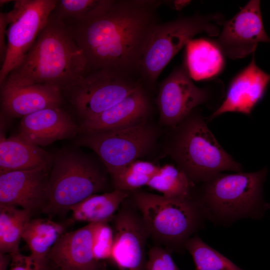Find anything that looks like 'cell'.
I'll return each instance as SVG.
<instances>
[{"instance_id": "5", "label": "cell", "mask_w": 270, "mask_h": 270, "mask_svg": "<svg viewBox=\"0 0 270 270\" xmlns=\"http://www.w3.org/2000/svg\"><path fill=\"white\" fill-rule=\"evenodd\" d=\"M266 168L254 172L218 173L202 183L195 196L206 218L229 224L242 218L260 219L270 208L263 198Z\"/></svg>"}, {"instance_id": "33", "label": "cell", "mask_w": 270, "mask_h": 270, "mask_svg": "<svg viewBox=\"0 0 270 270\" xmlns=\"http://www.w3.org/2000/svg\"><path fill=\"white\" fill-rule=\"evenodd\" d=\"M10 260L12 258L10 254L0 252V270H6Z\"/></svg>"}, {"instance_id": "30", "label": "cell", "mask_w": 270, "mask_h": 270, "mask_svg": "<svg viewBox=\"0 0 270 270\" xmlns=\"http://www.w3.org/2000/svg\"><path fill=\"white\" fill-rule=\"evenodd\" d=\"M172 252L156 245L148 252L146 270H180L172 256Z\"/></svg>"}, {"instance_id": "34", "label": "cell", "mask_w": 270, "mask_h": 270, "mask_svg": "<svg viewBox=\"0 0 270 270\" xmlns=\"http://www.w3.org/2000/svg\"><path fill=\"white\" fill-rule=\"evenodd\" d=\"M190 2L187 0H176L174 2L173 6L176 9L179 10L186 6Z\"/></svg>"}, {"instance_id": "19", "label": "cell", "mask_w": 270, "mask_h": 270, "mask_svg": "<svg viewBox=\"0 0 270 270\" xmlns=\"http://www.w3.org/2000/svg\"><path fill=\"white\" fill-rule=\"evenodd\" d=\"M151 106L146 90L141 86L103 112L82 121L80 133L120 130L139 124L148 120Z\"/></svg>"}, {"instance_id": "3", "label": "cell", "mask_w": 270, "mask_h": 270, "mask_svg": "<svg viewBox=\"0 0 270 270\" xmlns=\"http://www.w3.org/2000/svg\"><path fill=\"white\" fill-rule=\"evenodd\" d=\"M162 150L195 185L223 171L242 172L241 165L222 147L195 110L169 128Z\"/></svg>"}, {"instance_id": "9", "label": "cell", "mask_w": 270, "mask_h": 270, "mask_svg": "<svg viewBox=\"0 0 270 270\" xmlns=\"http://www.w3.org/2000/svg\"><path fill=\"white\" fill-rule=\"evenodd\" d=\"M141 86L133 76L101 70L86 72L62 92L83 121L110 108Z\"/></svg>"}, {"instance_id": "16", "label": "cell", "mask_w": 270, "mask_h": 270, "mask_svg": "<svg viewBox=\"0 0 270 270\" xmlns=\"http://www.w3.org/2000/svg\"><path fill=\"white\" fill-rule=\"evenodd\" d=\"M96 223L64 233L48 253V258L58 270H107L104 262L96 259L92 238Z\"/></svg>"}, {"instance_id": "6", "label": "cell", "mask_w": 270, "mask_h": 270, "mask_svg": "<svg viewBox=\"0 0 270 270\" xmlns=\"http://www.w3.org/2000/svg\"><path fill=\"white\" fill-rule=\"evenodd\" d=\"M130 198L140 212L150 238L172 252H183L187 241L206 218L195 194L178 199L139 190L130 192Z\"/></svg>"}, {"instance_id": "29", "label": "cell", "mask_w": 270, "mask_h": 270, "mask_svg": "<svg viewBox=\"0 0 270 270\" xmlns=\"http://www.w3.org/2000/svg\"><path fill=\"white\" fill-rule=\"evenodd\" d=\"M109 222L96 224L93 233L92 250L99 261L110 260L114 240V232Z\"/></svg>"}, {"instance_id": "10", "label": "cell", "mask_w": 270, "mask_h": 270, "mask_svg": "<svg viewBox=\"0 0 270 270\" xmlns=\"http://www.w3.org/2000/svg\"><path fill=\"white\" fill-rule=\"evenodd\" d=\"M58 0H16L5 12L7 52L0 70V84L22 62L54 9Z\"/></svg>"}, {"instance_id": "2", "label": "cell", "mask_w": 270, "mask_h": 270, "mask_svg": "<svg viewBox=\"0 0 270 270\" xmlns=\"http://www.w3.org/2000/svg\"><path fill=\"white\" fill-rule=\"evenodd\" d=\"M86 72L82 50L65 24L51 14L20 64L2 83L48 84L62 92Z\"/></svg>"}, {"instance_id": "7", "label": "cell", "mask_w": 270, "mask_h": 270, "mask_svg": "<svg viewBox=\"0 0 270 270\" xmlns=\"http://www.w3.org/2000/svg\"><path fill=\"white\" fill-rule=\"evenodd\" d=\"M224 22L220 13L194 14L157 24L152 30L140 64L141 80L153 86L167 64L196 35L218 36Z\"/></svg>"}, {"instance_id": "18", "label": "cell", "mask_w": 270, "mask_h": 270, "mask_svg": "<svg viewBox=\"0 0 270 270\" xmlns=\"http://www.w3.org/2000/svg\"><path fill=\"white\" fill-rule=\"evenodd\" d=\"M270 82V74L257 66L254 53L250 64L232 80L224 101L208 120L228 112L250 114L264 96Z\"/></svg>"}, {"instance_id": "15", "label": "cell", "mask_w": 270, "mask_h": 270, "mask_svg": "<svg viewBox=\"0 0 270 270\" xmlns=\"http://www.w3.org/2000/svg\"><path fill=\"white\" fill-rule=\"evenodd\" d=\"M80 132V124L59 106L46 108L22 118L18 135L41 147L58 140L76 138Z\"/></svg>"}, {"instance_id": "22", "label": "cell", "mask_w": 270, "mask_h": 270, "mask_svg": "<svg viewBox=\"0 0 270 270\" xmlns=\"http://www.w3.org/2000/svg\"><path fill=\"white\" fill-rule=\"evenodd\" d=\"M186 46L184 64L192 80H201L212 78L222 70L224 55L214 40L192 39Z\"/></svg>"}, {"instance_id": "35", "label": "cell", "mask_w": 270, "mask_h": 270, "mask_svg": "<svg viewBox=\"0 0 270 270\" xmlns=\"http://www.w3.org/2000/svg\"><path fill=\"white\" fill-rule=\"evenodd\" d=\"M12 0H0V6L2 5L6 4L8 2H12Z\"/></svg>"}, {"instance_id": "4", "label": "cell", "mask_w": 270, "mask_h": 270, "mask_svg": "<svg viewBox=\"0 0 270 270\" xmlns=\"http://www.w3.org/2000/svg\"><path fill=\"white\" fill-rule=\"evenodd\" d=\"M52 155L43 212L52 215L67 212L88 197L108 190L111 177L96 155L74 148H62Z\"/></svg>"}, {"instance_id": "17", "label": "cell", "mask_w": 270, "mask_h": 270, "mask_svg": "<svg viewBox=\"0 0 270 270\" xmlns=\"http://www.w3.org/2000/svg\"><path fill=\"white\" fill-rule=\"evenodd\" d=\"M0 86L1 112L9 118L24 116L52 107L62 106L64 96L56 86L42 84Z\"/></svg>"}, {"instance_id": "21", "label": "cell", "mask_w": 270, "mask_h": 270, "mask_svg": "<svg viewBox=\"0 0 270 270\" xmlns=\"http://www.w3.org/2000/svg\"><path fill=\"white\" fill-rule=\"evenodd\" d=\"M64 232L62 224L49 218L31 219L22 234L36 270H50L48 256L52 248Z\"/></svg>"}, {"instance_id": "24", "label": "cell", "mask_w": 270, "mask_h": 270, "mask_svg": "<svg viewBox=\"0 0 270 270\" xmlns=\"http://www.w3.org/2000/svg\"><path fill=\"white\" fill-rule=\"evenodd\" d=\"M32 213L16 206L0 205V252L10 255L19 253L24 232Z\"/></svg>"}, {"instance_id": "13", "label": "cell", "mask_w": 270, "mask_h": 270, "mask_svg": "<svg viewBox=\"0 0 270 270\" xmlns=\"http://www.w3.org/2000/svg\"><path fill=\"white\" fill-rule=\"evenodd\" d=\"M260 2L250 0L232 18L224 21L214 40L224 56L232 60L254 53L259 42H270L263 24Z\"/></svg>"}, {"instance_id": "26", "label": "cell", "mask_w": 270, "mask_h": 270, "mask_svg": "<svg viewBox=\"0 0 270 270\" xmlns=\"http://www.w3.org/2000/svg\"><path fill=\"white\" fill-rule=\"evenodd\" d=\"M115 0H59L52 14L65 24L86 22L108 10Z\"/></svg>"}, {"instance_id": "28", "label": "cell", "mask_w": 270, "mask_h": 270, "mask_svg": "<svg viewBox=\"0 0 270 270\" xmlns=\"http://www.w3.org/2000/svg\"><path fill=\"white\" fill-rule=\"evenodd\" d=\"M185 250L191 254L195 270H243L196 235L187 241Z\"/></svg>"}, {"instance_id": "11", "label": "cell", "mask_w": 270, "mask_h": 270, "mask_svg": "<svg viewBox=\"0 0 270 270\" xmlns=\"http://www.w3.org/2000/svg\"><path fill=\"white\" fill-rule=\"evenodd\" d=\"M114 232L110 260L118 270H146V242L149 233L130 196L112 220Z\"/></svg>"}, {"instance_id": "8", "label": "cell", "mask_w": 270, "mask_h": 270, "mask_svg": "<svg viewBox=\"0 0 270 270\" xmlns=\"http://www.w3.org/2000/svg\"><path fill=\"white\" fill-rule=\"evenodd\" d=\"M158 126L149 120L128 128L80 133L74 144L92 150L110 177L154 150L160 135Z\"/></svg>"}, {"instance_id": "1", "label": "cell", "mask_w": 270, "mask_h": 270, "mask_svg": "<svg viewBox=\"0 0 270 270\" xmlns=\"http://www.w3.org/2000/svg\"><path fill=\"white\" fill-rule=\"evenodd\" d=\"M160 0H115L100 16L65 24L86 62V72L107 70L134 76L153 28Z\"/></svg>"}, {"instance_id": "25", "label": "cell", "mask_w": 270, "mask_h": 270, "mask_svg": "<svg viewBox=\"0 0 270 270\" xmlns=\"http://www.w3.org/2000/svg\"><path fill=\"white\" fill-rule=\"evenodd\" d=\"M147 186L169 198L186 199L194 195L195 184L172 164L160 166Z\"/></svg>"}, {"instance_id": "23", "label": "cell", "mask_w": 270, "mask_h": 270, "mask_svg": "<svg viewBox=\"0 0 270 270\" xmlns=\"http://www.w3.org/2000/svg\"><path fill=\"white\" fill-rule=\"evenodd\" d=\"M130 192L114 189L92 194L70 208L74 220L89 223L110 222Z\"/></svg>"}, {"instance_id": "14", "label": "cell", "mask_w": 270, "mask_h": 270, "mask_svg": "<svg viewBox=\"0 0 270 270\" xmlns=\"http://www.w3.org/2000/svg\"><path fill=\"white\" fill-rule=\"evenodd\" d=\"M51 168L0 173V205L20 206L32 214L44 207Z\"/></svg>"}, {"instance_id": "12", "label": "cell", "mask_w": 270, "mask_h": 270, "mask_svg": "<svg viewBox=\"0 0 270 270\" xmlns=\"http://www.w3.org/2000/svg\"><path fill=\"white\" fill-rule=\"evenodd\" d=\"M210 96V88L195 85L184 64L176 66L159 86L156 103L160 124L174 128Z\"/></svg>"}, {"instance_id": "27", "label": "cell", "mask_w": 270, "mask_h": 270, "mask_svg": "<svg viewBox=\"0 0 270 270\" xmlns=\"http://www.w3.org/2000/svg\"><path fill=\"white\" fill-rule=\"evenodd\" d=\"M160 166L151 162L138 160L111 176L114 189L131 192L147 186Z\"/></svg>"}, {"instance_id": "31", "label": "cell", "mask_w": 270, "mask_h": 270, "mask_svg": "<svg viewBox=\"0 0 270 270\" xmlns=\"http://www.w3.org/2000/svg\"><path fill=\"white\" fill-rule=\"evenodd\" d=\"M8 23L5 12L0 14V60L4 63L7 52V28Z\"/></svg>"}, {"instance_id": "32", "label": "cell", "mask_w": 270, "mask_h": 270, "mask_svg": "<svg viewBox=\"0 0 270 270\" xmlns=\"http://www.w3.org/2000/svg\"><path fill=\"white\" fill-rule=\"evenodd\" d=\"M10 256L12 264L10 270H36L30 256H26L19 252Z\"/></svg>"}, {"instance_id": "20", "label": "cell", "mask_w": 270, "mask_h": 270, "mask_svg": "<svg viewBox=\"0 0 270 270\" xmlns=\"http://www.w3.org/2000/svg\"><path fill=\"white\" fill-rule=\"evenodd\" d=\"M52 158V154L18 134L8 138L1 135L0 173L51 168Z\"/></svg>"}]
</instances>
